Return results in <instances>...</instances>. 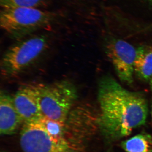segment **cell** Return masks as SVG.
I'll use <instances>...</instances> for the list:
<instances>
[{
	"instance_id": "277c9868",
	"label": "cell",
	"mask_w": 152,
	"mask_h": 152,
	"mask_svg": "<svg viewBox=\"0 0 152 152\" xmlns=\"http://www.w3.org/2000/svg\"><path fill=\"white\" fill-rule=\"evenodd\" d=\"M43 36H36L19 42L8 49L1 61V71L6 77L16 76L32 64L47 48Z\"/></svg>"
},
{
	"instance_id": "ba28073f",
	"label": "cell",
	"mask_w": 152,
	"mask_h": 152,
	"mask_svg": "<svg viewBox=\"0 0 152 152\" xmlns=\"http://www.w3.org/2000/svg\"><path fill=\"white\" fill-rule=\"evenodd\" d=\"M23 122L14 105L13 98L4 92L0 95V132L1 134H13Z\"/></svg>"
},
{
	"instance_id": "4fadbf2b",
	"label": "cell",
	"mask_w": 152,
	"mask_h": 152,
	"mask_svg": "<svg viewBox=\"0 0 152 152\" xmlns=\"http://www.w3.org/2000/svg\"><path fill=\"white\" fill-rule=\"evenodd\" d=\"M150 86H151V90L152 92V77L151 79H150Z\"/></svg>"
},
{
	"instance_id": "7c38bea8",
	"label": "cell",
	"mask_w": 152,
	"mask_h": 152,
	"mask_svg": "<svg viewBox=\"0 0 152 152\" xmlns=\"http://www.w3.org/2000/svg\"><path fill=\"white\" fill-rule=\"evenodd\" d=\"M46 0H0L2 9L15 8H38L44 4Z\"/></svg>"
},
{
	"instance_id": "7a4b0ae2",
	"label": "cell",
	"mask_w": 152,
	"mask_h": 152,
	"mask_svg": "<svg viewBox=\"0 0 152 152\" xmlns=\"http://www.w3.org/2000/svg\"><path fill=\"white\" fill-rule=\"evenodd\" d=\"M41 111L49 119L64 123L77 98L73 84L66 81L37 86Z\"/></svg>"
},
{
	"instance_id": "8992f818",
	"label": "cell",
	"mask_w": 152,
	"mask_h": 152,
	"mask_svg": "<svg viewBox=\"0 0 152 152\" xmlns=\"http://www.w3.org/2000/svg\"><path fill=\"white\" fill-rule=\"evenodd\" d=\"M23 152H68L69 148L57 143L39 121L26 123L20 134Z\"/></svg>"
},
{
	"instance_id": "5b68a950",
	"label": "cell",
	"mask_w": 152,
	"mask_h": 152,
	"mask_svg": "<svg viewBox=\"0 0 152 152\" xmlns=\"http://www.w3.org/2000/svg\"><path fill=\"white\" fill-rule=\"evenodd\" d=\"M136 50L132 45L119 39H111L105 44V51L119 78L131 84L133 82Z\"/></svg>"
},
{
	"instance_id": "9a60e30c",
	"label": "cell",
	"mask_w": 152,
	"mask_h": 152,
	"mask_svg": "<svg viewBox=\"0 0 152 152\" xmlns=\"http://www.w3.org/2000/svg\"><path fill=\"white\" fill-rule=\"evenodd\" d=\"M151 115H152V106Z\"/></svg>"
},
{
	"instance_id": "6da1fadb",
	"label": "cell",
	"mask_w": 152,
	"mask_h": 152,
	"mask_svg": "<svg viewBox=\"0 0 152 152\" xmlns=\"http://www.w3.org/2000/svg\"><path fill=\"white\" fill-rule=\"evenodd\" d=\"M98 99L100 113L97 122L109 141L127 137L146 122L148 110L145 97L126 89L111 77L105 76L100 81Z\"/></svg>"
},
{
	"instance_id": "9c48e42d",
	"label": "cell",
	"mask_w": 152,
	"mask_h": 152,
	"mask_svg": "<svg viewBox=\"0 0 152 152\" xmlns=\"http://www.w3.org/2000/svg\"><path fill=\"white\" fill-rule=\"evenodd\" d=\"M136 50L134 73L142 80L148 81L152 77V49L142 46Z\"/></svg>"
},
{
	"instance_id": "30bf717a",
	"label": "cell",
	"mask_w": 152,
	"mask_h": 152,
	"mask_svg": "<svg viewBox=\"0 0 152 152\" xmlns=\"http://www.w3.org/2000/svg\"><path fill=\"white\" fill-rule=\"evenodd\" d=\"M121 146L126 152H152V137L141 133L124 141Z\"/></svg>"
},
{
	"instance_id": "5bb4252c",
	"label": "cell",
	"mask_w": 152,
	"mask_h": 152,
	"mask_svg": "<svg viewBox=\"0 0 152 152\" xmlns=\"http://www.w3.org/2000/svg\"><path fill=\"white\" fill-rule=\"evenodd\" d=\"M148 1L152 5V0H148Z\"/></svg>"
},
{
	"instance_id": "8fae6325",
	"label": "cell",
	"mask_w": 152,
	"mask_h": 152,
	"mask_svg": "<svg viewBox=\"0 0 152 152\" xmlns=\"http://www.w3.org/2000/svg\"><path fill=\"white\" fill-rule=\"evenodd\" d=\"M39 122L54 141L69 148L68 142L64 137V123L49 119L45 117Z\"/></svg>"
},
{
	"instance_id": "52a82bcc",
	"label": "cell",
	"mask_w": 152,
	"mask_h": 152,
	"mask_svg": "<svg viewBox=\"0 0 152 152\" xmlns=\"http://www.w3.org/2000/svg\"><path fill=\"white\" fill-rule=\"evenodd\" d=\"M12 98L15 107L25 123L39 121L43 118L37 86L22 87Z\"/></svg>"
},
{
	"instance_id": "3957f363",
	"label": "cell",
	"mask_w": 152,
	"mask_h": 152,
	"mask_svg": "<svg viewBox=\"0 0 152 152\" xmlns=\"http://www.w3.org/2000/svg\"><path fill=\"white\" fill-rule=\"evenodd\" d=\"M55 17L51 12L38 8L2 9L0 26L9 35L18 39L50 24Z\"/></svg>"
}]
</instances>
